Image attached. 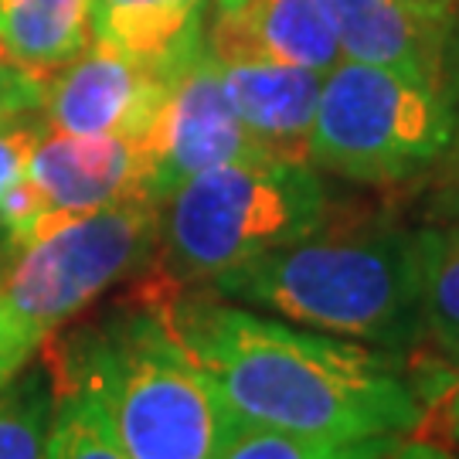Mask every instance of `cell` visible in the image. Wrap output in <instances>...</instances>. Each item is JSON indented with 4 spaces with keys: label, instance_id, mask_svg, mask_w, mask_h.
Listing matches in <instances>:
<instances>
[{
    "label": "cell",
    "instance_id": "cell-1",
    "mask_svg": "<svg viewBox=\"0 0 459 459\" xmlns=\"http://www.w3.org/2000/svg\"><path fill=\"white\" fill-rule=\"evenodd\" d=\"M170 330L235 419L296 439L354 443L409 436L422 402L402 354L296 327L212 290L153 279Z\"/></svg>",
    "mask_w": 459,
    "mask_h": 459
},
{
    "label": "cell",
    "instance_id": "cell-2",
    "mask_svg": "<svg viewBox=\"0 0 459 459\" xmlns=\"http://www.w3.org/2000/svg\"><path fill=\"white\" fill-rule=\"evenodd\" d=\"M422 269L426 229L324 221L208 290L296 327L405 354L422 337Z\"/></svg>",
    "mask_w": 459,
    "mask_h": 459
},
{
    "label": "cell",
    "instance_id": "cell-3",
    "mask_svg": "<svg viewBox=\"0 0 459 459\" xmlns=\"http://www.w3.org/2000/svg\"><path fill=\"white\" fill-rule=\"evenodd\" d=\"M41 347L89 377L126 459H221L242 429L150 282L109 316Z\"/></svg>",
    "mask_w": 459,
    "mask_h": 459
},
{
    "label": "cell",
    "instance_id": "cell-4",
    "mask_svg": "<svg viewBox=\"0 0 459 459\" xmlns=\"http://www.w3.org/2000/svg\"><path fill=\"white\" fill-rule=\"evenodd\" d=\"M330 197L313 164L255 157L201 170L160 204V279L212 286L327 221Z\"/></svg>",
    "mask_w": 459,
    "mask_h": 459
},
{
    "label": "cell",
    "instance_id": "cell-5",
    "mask_svg": "<svg viewBox=\"0 0 459 459\" xmlns=\"http://www.w3.org/2000/svg\"><path fill=\"white\" fill-rule=\"evenodd\" d=\"M456 136L443 79L341 58L324 72L310 130V164L358 184L422 174Z\"/></svg>",
    "mask_w": 459,
    "mask_h": 459
},
{
    "label": "cell",
    "instance_id": "cell-6",
    "mask_svg": "<svg viewBox=\"0 0 459 459\" xmlns=\"http://www.w3.org/2000/svg\"><path fill=\"white\" fill-rule=\"evenodd\" d=\"M160 204L133 197L75 218H41L21 246L0 248V307L41 347L68 320L157 252Z\"/></svg>",
    "mask_w": 459,
    "mask_h": 459
},
{
    "label": "cell",
    "instance_id": "cell-7",
    "mask_svg": "<svg viewBox=\"0 0 459 459\" xmlns=\"http://www.w3.org/2000/svg\"><path fill=\"white\" fill-rule=\"evenodd\" d=\"M201 34L170 58H136L102 41H89V48L79 51L72 62L45 75L38 106L45 126L79 136H123L143 143L164 106L174 72L201 41Z\"/></svg>",
    "mask_w": 459,
    "mask_h": 459
},
{
    "label": "cell",
    "instance_id": "cell-8",
    "mask_svg": "<svg viewBox=\"0 0 459 459\" xmlns=\"http://www.w3.org/2000/svg\"><path fill=\"white\" fill-rule=\"evenodd\" d=\"M143 147L150 157V197L157 204H164L201 170L265 157L235 116L221 68L204 45V34L174 72Z\"/></svg>",
    "mask_w": 459,
    "mask_h": 459
},
{
    "label": "cell",
    "instance_id": "cell-9",
    "mask_svg": "<svg viewBox=\"0 0 459 459\" xmlns=\"http://www.w3.org/2000/svg\"><path fill=\"white\" fill-rule=\"evenodd\" d=\"M28 178L45 197L41 218H75L133 197H150V157L140 140L79 136L41 123Z\"/></svg>",
    "mask_w": 459,
    "mask_h": 459
},
{
    "label": "cell",
    "instance_id": "cell-10",
    "mask_svg": "<svg viewBox=\"0 0 459 459\" xmlns=\"http://www.w3.org/2000/svg\"><path fill=\"white\" fill-rule=\"evenodd\" d=\"M214 62L235 116L265 157L310 164V130L324 72L259 55H214Z\"/></svg>",
    "mask_w": 459,
    "mask_h": 459
},
{
    "label": "cell",
    "instance_id": "cell-11",
    "mask_svg": "<svg viewBox=\"0 0 459 459\" xmlns=\"http://www.w3.org/2000/svg\"><path fill=\"white\" fill-rule=\"evenodd\" d=\"M204 45L218 58L259 55L313 72H330L341 62L320 0H212Z\"/></svg>",
    "mask_w": 459,
    "mask_h": 459
},
{
    "label": "cell",
    "instance_id": "cell-12",
    "mask_svg": "<svg viewBox=\"0 0 459 459\" xmlns=\"http://www.w3.org/2000/svg\"><path fill=\"white\" fill-rule=\"evenodd\" d=\"M341 58L443 79L453 21L432 17L409 0H320Z\"/></svg>",
    "mask_w": 459,
    "mask_h": 459
},
{
    "label": "cell",
    "instance_id": "cell-13",
    "mask_svg": "<svg viewBox=\"0 0 459 459\" xmlns=\"http://www.w3.org/2000/svg\"><path fill=\"white\" fill-rule=\"evenodd\" d=\"M92 41V0H0V45L21 68L48 75Z\"/></svg>",
    "mask_w": 459,
    "mask_h": 459
},
{
    "label": "cell",
    "instance_id": "cell-14",
    "mask_svg": "<svg viewBox=\"0 0 459 459\" xmlns=\"http://www.w3.org/2000/svg\"><path fill=\"white\" fill-rule=\"evenodd\" d=\"M212 0H92V41L136 58H170L201 34Z\"/></svg>",
    "mask_w": 459,
    "mask_h": 459
},
{
    "label": "cell",
    "instance_id": "cell-15",
    "mask_svg": "<svg viewBox=\"0 0 459 459\" xmlns=\"http://www.w3.org/2000/svg\"><path fill=\"white\" fill-rule=\"evenodd\" d=\"M45 364L55 381L48 459H126V453L116 443L106 405L89 385V377L55 354H48Z\"/></svg>",
    "mask_w": 459,
    "mask_h": 459
},
{
    "label": "cell",
    "instance_id": "cell-16",
    "mask_svg": "<svg viewBox=\"0 0 459 459\" xmlns=\"http://www.w3.org/2000/svg\"><path fill=\"white\" fill-rule=\"evenodd\" d=\"M55 381L45 361L24 364L0 388V459H48Z\"/></svg>",
    "mask_w": 459,
    "mask_h": 459
},
{
    "label": "cell",
    "instance_id": "cell-17",
    "mask_svg": "<svg viewBox=\"0 0 459 459\" xmlns=\"http://www.w3.org/2000/svg\"><path fill=\"white\" fill-rule=\"evenodd\" d=\"M422 337L459 364V225L426 229Z\"/></svg>",
    "mask_w": 459,
    "mask_h": 459
},
{
    "label": "cell",
    "instance_id": "cell-18",
    "mask_svg": "<svg viewBox=\"0 0 459 459\" xmlns=\"http://www.w3.org/2000/svg\"><path fill=\"white\" fill-rule=\"evenodd\" d=\"M394 439L398 436H375V439H354V443H316V439L282 436L273 429L242 426L221 459H381Z\"/></svg>",
    "mask_w": 459,
    "mask_h": 459
},
{
    "label": "cell",
    "instance_id": "cell-19",
    "mask_svg": "<svg viewBox=\"0 0 459 459\" xmlns=\"http://www.w3.org/2000/svg\"><path fill=\"white\" fill-rule=\"evenodd\" d=\"M38 133L41 126L21 123V116L0 123V195L28 178V160H31Z\"/></svg>",
    "mask_w": 459,
    "mask_h": 459
},
{
    "label": "cell",
    "instance_id": "cell-20",
    "mask_svg": "<svg viewBox=\"0 0 459 459\" xmlns=\"http://www.w3.org/2000/svg\"><path fill=\"white\" fill-rule=\"evenodd\" d=\"M41 89H45V75L21 68L0 45V106L11 116L31 113L41 106Z\"/></svg>",
    "mask_w": 459,
    "mask_h": 459
},
{
    "label": "cell",
    "instance_id": "cell-21",
    "mask_svg": "<svg viewBox=\"0 0 459 459\" xmlns=\"http://www.w3.org/2000/svg\"><path fill=\"white\" fill-rule=\"evenodd\" d=\"M41 347L34 344L24 330L11 320V313L0 307V388L11 381V377L31 361Z\"/></svg>",
    "mask_w": 459,
    "mask_h": 459
},
{
    "label": "cell",
    "instance_id": "cell-22",
    "mask_svg": "<svg viewBox=\"0 0 459 459\" xmlns=\"http://www.w3.org/2000/svg\"><path fill=\"white\" fill-rule=\"evenodd\" d=\"M381 459H456L453 453H446L443 446H432V443H405L402 436L394 439L385 456Z\"/></svg>",
    "mask_w": 459,
    "mask_h": 459
},
{
    "label": "cell",
    "instance_id": "cell-23",
    "mask_svg": "<svg viewBox=\"0 0 459 459\" xmlns=\"http://www.w3.org/2000/svg\"><path fill=\"white\" fill-rule=\"evenodd\" d=\"M409 4L432 17H443V21H453L459 11V0H409Z\"/></svg>",
    "mask_w": 459,
    "mask_h": 459
},
{
    "label": "cell",
    "instance_id": "cell-24",
    "mask_svg": "<svg viewBox=\"0 0 459 459\" xmlns=\"http://www.w3.org/2000/svg\"><path fill=\"white\" fill-rule=\"evenodd\" d=\"M449 429H453V439L459 443V371L456 385H453V398H449Z\"/></svg>",
    "mask_w": 459,
    "mask_h": 459
},
{
    "label": "cell",
    "instance_id": "cell-25",
    "mask_svg": "<svg viewBox=\"0 0 459 459\" xmlns=\"http://www.w3.org/2000/svg\"><path fill=\"white\" fill-rule=\"evenodd\" d=\"M4 119H14V116H11L7 109H4V106H0V123H4Z\"/></svg>",
    "mask_w": 459,
    "mask_h": 459
}]
</instances>
